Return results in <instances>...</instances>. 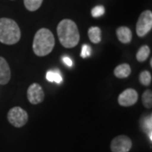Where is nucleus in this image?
<instances>
[{
  "label": "nucleus",
  "mask_w": 152,
  "mask_h": 152,
  "mask_svg": "<svg viewBox=\"0 0 152 152\" xmlns=\"http://www.w3.org/2000/svg\"><path fill=\"white\" fill-rule=\"evenodd\" d=\"M47 80L50 82H56L58 84H60L63 79H62V76L60 75L59 71L58 70H49L47 73Z\"/></svg>",
  "instance_id": "obj_15"
},
{
  "label": "nucleus",
  "mask_w": 152,
  "mask_h": 152,
  "mask_svg": "<svg viewBox=\"0 0 152 152\" xmlns=\"http://www.w3.org/2000/svg\"><path fill=\"white\" fill-rule=\"evenodd\" d=\"M63 62H64L68 67H72V65H73V62H72V60H71L69 57H64V58H63Z\"/></svg>",
  "instance_id": "obj_21"
},
{
  "label": "nucleus",
  "mask_w": 152,
  "mask_h": 152,
  "mask_svg": "<svg viewBox=\"0 0 152 152\" xmlns=\"http://www.w3.org/2000/svg\"><path fill=\"white\" fill-rule=\"evenodd\" d=\"M140 84L145 86H148L151 84V75L149 71H143L140 75Z\"/></svg>",
  "instance_id": "obj_18"
},
{
  "label": "nucleus",
  "mask_w": 152,
  "mask_h": 152,
  "mask_svg": "<svg viewBox=\"0 0 152 152\" xmlns=\"http://www.w3.org/2000/svg\"><path fill=\"white\" fill-rule=\"evenodd\" d=\"M143 105L146 108H151L152 107V91L151 90H146L142 95Z\"/></svg>",
  "instance_id": "obj_17"
},
{
  "label": "nucleus",
  "mask_w": 152,
  "mask_h": 152,
  "mask_svg": "<svg viewBox=\"0 0 152 152\" xmlns=\"http://www.w3.org/2000/svg\"><path fill=\"white\" fill-rule=\"evenodd\" d=\"M152 28V12L145 10L140 14L136 24V33L140 37L146 36Z\"/></svg>",
  "instance_id": "obj_4"
},
{
  "label": "nucleus",
  "mask_w": 152,
  "mask_h": 152,
  "mask_svg": "<svg viewBox=\"0 0 152 152\" xmlns=\"http://www.w3.org/2000/svg\"><path fill=\"white\" fill-rule=\"evenodd\" d=\"M58 37L60 43L66 48L76 47L80 42V32L75 22L64 19L58 23L57 27Z\"/></svg>",
  "instance_id": "obj_1"
},
{
  "label": "nucleus",
  "mask_w": 152,
  "mask_h": 152,
  "mask_svg": "<svg viewBox=\"0 0 152 152\" xmlns=\"http://www.w3.org/2000/svg\"><path fill=\"white\" fill-rule=\"evenodd\" d=\"M43 0H24V4L29 11H36L41 7Z\"/></svg>",
  "instance_id": "obj_14"
},
{
  "label": "nucleus",
  "mask_w": 152,
  "mask_h": 152,
  "mask_svg": "<svg viewBox=\"0 0 152 152\" xmlns=\"http://www.w3.org/2000/svg\"><path fill=\"white\" fill-rule=\"evenodd\" d=\"M54 45L55 39L52 31L47 28H42L37 31L33 39V52L38 57H44L51 53Z\"/></svg>",
  "instance_id": "obj_2"
},
{
  "label": "nucleus",
  "mask_w": 152,
  "mask_h": 152,
  "mask_svg": "<svg viewBox=\"0 0 152 152\" xmlns=\"http://www.w3.org/2000/svg\"><path fill=\"white\" fill-rule=\"evenodd\" d=\"M8 120L11 124L16 128H21L26 124L28 121L27 113L20 107L11 108L8 113Z\"/></svg>",
  "instance_id": "obj_5"
},
{
  "label": "nucleus",
  "mask_w": 152,
  "mask_h": 152,
  "mask_svg": "<svg viewBox=\"0 0 152 152\" xmlns=\"http://www.w3.org/2000/svg\"><path fill=\"white\" fill-rule=\"evenodd\" d=\"M91 53V48L89 45H83L81 50V53H80V56H81L83 58H86L87 57H89Z\"/></svg>",
  "instance_id": "obj_20"
},
{
  "label": "nucleus",
  "mask_w": 152,
  "mask_h": 152,
  "mask_svg": "<svg viewBox=\"0 0 152 152\" xmlns=\"http://www.w3.org/2000/svg\"><path fill=\"white\" fill-rule=\"evenodd\" d=\"M11 78V71L7 61L0 57V85L8 84Z\"/></svg>",
  "instance_id": "obj_9"
},
{
  "label": "nucleus",
  "mask_w": 152,
  "mask_h": 152,
  "mask_svg": "<svg viewBox=\"0 0 152 152\" xmlns=\"http://www.w3.org/2000/svg\"><path fill=\"white\" fill-rule=\"evenodd\" d=\"M88 37L92 43L97 44L102 40V31L97 26H92L88 31Z\"/></svg>",
  "instance_id": "obj_12"
},
{
  "label": "nucleus",
  "mask_w": 152,
  "mask_h": 152,
  "mask_svg": "<svg viewBox=\"0 0 152 152\" xmlns=\"http://www.w3.org/2000/svg\"><path fill=\"white\" fill-rule=\"evenodd\" d=\"M151 53V50L150 48L146 46V45H144L142 46L139 49L137 54H136V58L139 62H145V60L149 58V55Z\"/></svg>",
  "instance_id": "obj_13"
},
{
  "label": "nucleus",
  "mask_w": 152,
  "mask_h": 152,
  "mask_svg": "<svg viewBox=\"0 0 152 152\" xmlns=\"http://www.w3.org/2000/svg\"><path fill=\"white\" fill-rule=\"evenodd\" d=\"M138 93L134 89H127L121 93L118 96V102L122 107H130L137 102Z\"/></svg>",
  "instance_id": "obj_8"
},
{
  "label": "nucleus",
  "mask_w": 152,
  "mask_h": 152,
  "mask_svg": "<svg viewBox=\"0 0 152 152\" xmlns=\"http://www.w3.org/2000/svg\"><path fill=\"white\" fill-rule=\"evenodd\" d=\"M21 37L20 29L14 20L9 18L0 19V42L6 45L17 43Z\"/></svg>",
  "instance_id": "obj_3"
},
{
  "label": "nucleus",
  "mask_w": 152,
  "mask_h": 152,
  "mask_svg": "<svg viewBox=\"0 0 152 152\" xmlns=\"http://www.w3.org/2000/svg\"><path fill=\"white\" fill-rule=\"evenodd\" d=\"M141 128L147 134H151L152 128V116H147L141 120Z\"/></svg>",
  "instance_id": "obj_16"
},
{
  "label": "nucleus",
  "mask_w": 152,
  "mask_h": 152,
  "mask_svg": "<svg viewBox=\"0 0 152 152\" xmlns=\"http://www.w3.org/2000/svg\"><path fill=\"white\" fill-rule=\"evenodd\" d=\"M131 74L130 66L128 64H122L117 66L114 69V75L119 79H124L129 77Z\"/></svg>",
  "instance_id": "obj_11"
},
{
  "label": "nucleus",
  "mask_w": 152,
  "mask_h": 152,
  "mask_svg": "<svg viewBox=\"0 0 152 152\" xmlns=\"http://www.w3.org/2000/svg\"><path fill=\"white\" fill-rule=\"evenodd\" d=\"M132 147L131 140L126 135L115 137L111 143L112 152H129Z\"/></svg>",
  "instance_id": "obj_6"
},
{
  "label": "nucleus",
  "mask_w": 152,
  "mask_h": 152,
  "mask_svg": "<svg viewBox=\"0 0 152 152\" xmlns=\"http://www.w3.org/2000/svg\"><path fill=\"white\" fill-rule=\"evenodd\" d=\"M105 13V8L102 5H98L94 7L91 10V15L94 18H99L102 16Z\"/></svg>",
  "instance_id": "obj_19"
},
{
  "label": "nucleus",
  "mask_w": 152,
  "mask_h": 152,
  "mask_svg": "<svg viewBox=\"0 0 152 152\" xmlns=\"http://www.w3.org/2000/svg\"><path fill=\"white\" fill-rule=\"evenodd\" d=\"M44 97L45 94L43 90L39 84L34 83L29 86L27 90V98L31 103L33 105L41 103L43 102Z\"/></svg>",
  "instance_id": "obj_7"
},
{
  "label": "nucleus",
  "mask_w": 152,
  "mask_h": 152,
  "mask_svg": "<svg viewBox=\"0 0 152 152\" xmlns=\"http://www.w3.org/2000/svg\"><path fill=\"white\" fill-rule=\"evenodd\" d=\"M117 37L122 43H129L132 40V31L127 26H120L117 29Z\"/></svg>",
  "instance_id": "obj_10"
}]
</instances>
